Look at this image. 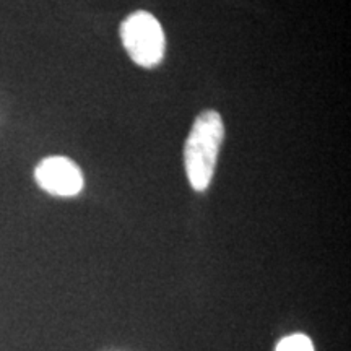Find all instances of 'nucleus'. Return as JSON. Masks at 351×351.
I'll return each mask as SVG.
<instances>
[{
  "label": "nucleus",
  "mask_w": 351,
  "mask_h": 351,
  "mask_svg": "<svg viewBox=\"0 0 351 351\" xmlns=\"http://www.w3.org/2000/svg\"><path fill=\"white\" fill-rule=\"evenodd\" d=\"M38 186L47 194L73 197L83 189V174L72 160L65 156H49L43 160L34 171Z\"/></svg>",
  "instance_id": "7ed1b4c3"
},
{
  "label": "nucleus",
  "mask_w": 351,
  "mask_h": 351,
  "mask_svg": "<svg viewBox=\"0 0 351 351\" xmlns=\"http://www.w3.org/2000/svg\"><path fill=\"white\" fill-rule=\"evenodd\" d=\"M121 39L127 54L143 69L161 64L166 51L165 32L152 13L135 12L122 21Z\"/></svg>",
  "instance_id": "f03ea898"
},
{
  "label": "nucleus",
  "mask_w": 351,
  "mask_h": 351,
  "mask_svg": "<svg viewBox=\"0 0 351 351\" xmlns=\"http://www.w3.org/2000/svg\"><path fill=\"white\" fill-rule=\"evenodd\" d=\"M275 351H314L313 341L304 333L288 335L276 345Z\"/></svg>",
  "instance_id": "20e7f679"
},
{
  "label": "nucleus",
  "mask_w": 351,
  "mask_h": 351,
  "mask_svg": "<svg viewBox=\"0 0 351 351\" xmlns=\"http://www.w3.org/2000/svg\"><path fill=\"white\" fill-rule=\"evenodd\" d=\"M223 138L225 124L221 116L217 111L200 112L184 147V168L194 191H207L212 182Z\"/></svg>",
  "instance_id": "f257e3e1"
}]
</instances>
